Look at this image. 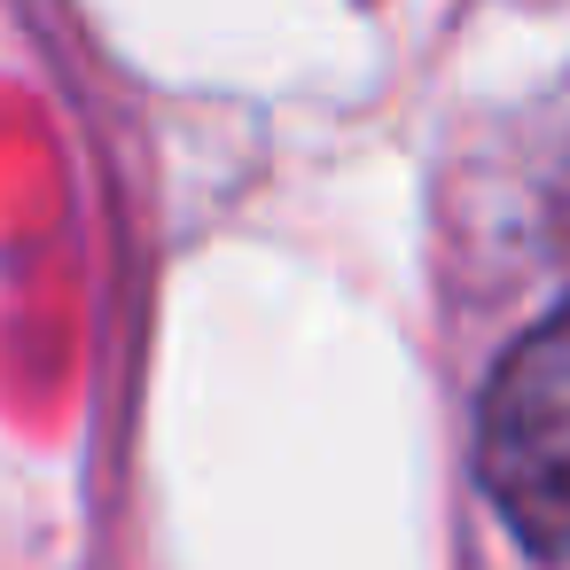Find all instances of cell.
I'll return each instance as SVG.
<instances>
[{
	"label": "cell",
	"mask_w": 570,
	"mask_h": 570,
	"mask_svg": "<svg viewBox=\"0 0 570 570\" xmlns=\"http://www.w3.org/2000/svg\"><path fill=\"white\" fill-rule=\"evenodd\" d=\"M476 476L531 554H570V305L515 336L492 367Z\"/></svg>",
	"instance_id": "6da1fadb"
}]
</instances>
